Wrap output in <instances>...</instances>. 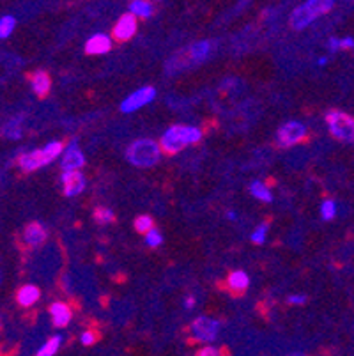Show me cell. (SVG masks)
Wrapping results in <instances>:
<instances>
[{
    "mask_svg": "<svg viewBox=\"0 0 354 356\" xmlns=\"http://www.w3.org/2000/svg\"><path fill=\"white\" fill-rule=\"evenodd\" d=\"M229 218L230 220H236V218H238V215H236V213H234V211H230L229 213Z\"/></svg>",
    "mask_w": 354,
    "mask_h": 356,
    "instance_id": "obj_37",
    "label": "cell"
},
{
    "mask_svg": "<svg viewBox=\"0 0 354 356\" xmlns=\"http://www.w3.org/2000/svg\"><path fill=\"white\" fill-rule=\"evenodd\" d=\"M47 229L41 225V223L34 222V223H29L27 227L24 231V241L25 245L29 247H41L45 241H47Z\"/></svg>",
    "mask_w": 354,
    "mask_h": 356,
    "instance_id": "obj_13",
    "label": "cell"
},
{
    "mask_svg": "<svg viewBox=\"0 0 354 356\" xmlns=\"http://www.w3.org/2000/svg\"><path fill=\"white\" fill-rule=\"evenodd\" d=\"M86 165V156L78 149L77 142H71L63 153V160H61V167L63 170H80Z\"/></svg>",
    "mask_w": 354,
    "mask_h": 356,
    "instance_id": "obj_10",
    "label": "cell"
},
{
    "mask_svg": "<svg viewBox=\"0 0 354 356\" xmlns=\"http://www.w3.org/2000/svg\"><path fill=\"white\" fill-rule=\"evenodd\" d=\"M213 54V41H197V43L190 44L183 54H179L174 60L181 63L179 71L184 66H197V64L206 63Z\"/></svg>",
    "mask_w": 354,
    "mask_h": 356,
    "instance_id": "obj_4",
    "label": "cell"
},
{
    "mask_svg": "<svg viewBox=\"0 0 354 356\" xmlns=\"http://www.w3.org/2000/svg\"><path fill=\"white\" fill-rule=\"evenodd\" d=\"M31 86L35 95H38L39 98H43V96H47L51 89L50 74H48L47 71H35L31 76Z\"/></svg>",
    "mask_w": 354,
    "mask_h": 356,
    "instance_id": "obj_16",
    "label": "cell"
},
{
    "mask_svg": "<svg viewBox=\"0 0 354 356\" xmlns=\"http://www.w3.org/2000/svg\"><path fill=\"white\" fill-rule=\"evenodd\" d=\"M161 243H163V236H161V232L158 231V229L152 227L151 231L145 232V245H147L149 248L161 247Z\"/></svg>",
    "mask_w": 354,
    "mask_h": 356,
    "instance_id": "obj_27",
    "label": "cell"
},
{
    "mask_svg": "<svg viewBox=\"0 0 354 356\" xmlns=\"http://www.w3.org/2000/svg\"><path fill=\"white\" fill-rule=\"evenodd\" d=\"M152 2H158V0H152Z\"/></svg>",
    "mask_w": 354,
    "mask_h": 356,
    "instance_id": "obj_39",
    "label": "cell"
},
{
    "mask_svg": "<svg viewBox=\"0 0 354 356\" xmlns=\"http://www.w3.org/2000/svg\"><path fill=\"white\" fill-rule=\"evenodd\" d=\"M307 138V126L301 124L298 121H289L285 124H282L277 129V135H275V140L277 145L282 149H289L292 145H298L300 142H303Z\"/></svg>",
    "mask_w": 354,
    "mask_h": 356,
    "instance_id": "obj_5",
    "label": "cell"
},
{
    "mask_svg": "<svg viewBox=\"0 0 354 356\" xmlns=\"http://www.w3.org/2000/svg\"><path fill=\"white\" fill-rule=\"evenodd\" d=\"M227 284H229V289L234 291V293H243L245 289H248L250 277L241 270L232 271V273L229 275V280H227Z\"/></svg>",
    "mask_w": 354,
    "mask_h": 356,
    "instance_id": "obj_19",
    "label": "cell"
},
{
    "mask_svg": "<svg viewBox=\"0 0 354 356\" xmlns=\"http://www.w3.org/2000/svg\"><path fill=\"white\" fill-rule=\"evenodd\" d=\"M64 149H66V147H64V144H63V142H58V140H54V142H50V144L45 145V147L41 149V153H43L45 165H48V163H51V161L57 160V158L64 153Z\"/></svg>",
    "mask_w": 354,
    "mask_h": 356,
    "instance_id": "obj_21",
    "label": "cell"
},
{
    "mask_svg": "<svg viewBox=\"0 0 354 356\" xmlns=\"http://www.w3.org/2000/svg\"><path fill=\"white\" fill-rule=\"evenodd\" d=\"M112 50V38L106 34L90 35L86 43V51L89 55H103Z\"/></svg>",
    "mask_w": 354,
    "mask_h": 356,
    "instance_id": "obj_11",
    "label": "cell"
},
{
    "mask_svg": "<svg viewBox=\"0 0 354 356\" xmlns=\"http://www.w3.org/2000/svg\"><path fill=\"white\" fill-rule=\"evenodd\" d=\"M312 22H316V16L308 11V8L305 4L298 6V8L292 11V15H291L292 29H296V31H303V29L310 27Z\"/></svg>",
    "mask_w": 354,
    "mask_h": 356,
    "instance_id": "obj_15",
    "label": "cell"
},
{
    "mask_svg": "<svg viewBox=\"0 0 354 356\" xmlns=\"http://www.w3.org/2000/svg\"><path fill=\"white\" fill-rule=\"evenodd\" d=\"M16 27V18L11 15H6L0 18V40H6L15 32Z\"/></svg>",
    "mask_w": 354,
    "mask_h": 356,
    "instance_id": "obj_24",
    "label": "cell"
},
{
    "mask_svg": "<svg viewBox=\"0 0 354 356\" xmlns=\"http://www.w3.org/2000/svg\"><path fill=\"white\" fill-rule=\"evenodd\" d=\"M197 355L199 356H220L222 355V351H220L218 348H214V346H206V348L200 349Z\"/></svg>",
    "mask_w": 354,
    "mask_h": 356,
    "instance_id": "obj_31",
    "label": "cell"
},
{
    "mask_svg": "<svg viewBox=\"0 0 354 356\" xmlns=\"http://www.w3.org/2000/svg\"><path fill=\"white\" fill-rule=\"evenodd\" d=\"M326 63H328L326 57H321V59H319V64H321V66H324V64H326Z\"/></svg>",
    "mask_w": 354,
    "mask_h": 356,
    "instance_id": "obj_38",
    "label": "cell"
},
{
    "mask_svg": "<svg viewBox=\"0 0 354 356\" xmlns=\"http://www.w3.org/2000/svg\"><path fill=\"white\" fill-rule=\"evenodd\" d=\"M129 13L136 16V18H151L154 13V6L152 0H131L129 2Z\"/></svg>",
    "mask_w": 354,
    "mask_h": 356,
    "instance_id": "obj_18",
    "label": "cell"
},
{
    "mask_svg": "<svg viewBox=\"0 0 354 356\" xmlns=\"http://www.w3.org/2000/svg\"><path fill=\"white\" fill-rule=\"evenodd\" d=\"M61 344H63V337L54 335L51 339H48V341L38 349V355L39 356H54L55 353L58 351V348H61Z\"/></svg>",
    "mask_w": 354,
    "mask_h": 356,
    "instance_id": "obj_23",
    "label": "cell"
},
{
    "mask_svg": "<svg viewBox=\"0 0 354 356\" xmlns=\"http://www.w3.org/2000/svg\"><path fill=\"white\" fill-rule=\"evenodd\" d=\"M202 140V129L197 128V126H183L175 124L161 135L160 145L165 153H179L181 149H184L186 145H195Z\"/></svg>",
    "mask_w": 354,
    "mask_h": 356,
    "instance_id": "obj_1",
    "label": "cell"
},
{
    "mask_svg": "<svg viewBox=\"0 0 354 356\" xmlns=\"http://www.w3.org/2000/svg\"><path fill=\"white\" fill-rule=\"evenodd\" d=\"M154 98H156L154 87L151 86L140 87V89H136L135 92H131V95L121 103V112H124V114H133V112H136V110H140L142 106L154 102Z\"/></svg>",
    "mask_w": 354,
    "mask_h": 356,
    "instance_id": "obj_7",
    "label": "cell"
},
{
    "mask_svg": "<svg viewBox=\"0 0 354 356\" xmlns=\"http://www.w3.org/2000/svg\"><path fill=\"white\" fill-rule=\"evenodd\" d=\"M18 167L24 170V172H34L38 168L45 167L43 153L41 149H34V151H29V153H24L18 158Z\"/></svg>",
    "mask_w": 354,
    "mask_h": 356,
    "instance_id": "obj_14",
    "label": "cell"
},
{
    "mask_svg": "<svg viewBox=\"0 0 354 356\" xmlns=\"http://www.w3.org/2000/svg\"><path fill=\"white\" fill-rule=\"evenodd\" d=\"M337 204L335 200H324L323 204H321V216H323L324 220H333L337 216Z\"/></svg>",
    "mask_w": 354,
    "mask_h": 356,
    "instance_id": "obj_28",
    "label": "cell"
},
{
    "mask_svg": "<svg viewBox=\"0 0 354 356\" xmlns=\"http://www.w3.org/2000/svg\"><path fill=\"white\" fill-rule=\"evenodd\" d=\"M39 298H41V291L35 286L19 287L18 294H16V300H18V303L22 307H32Z\"/></svg>",
    "mask_w": 354,
    "mask_h": 356,
    "instance_id": "obj_17",
    "label": "cell"
},
{
    "mask_svg": "<svg viewBox=\"0 0 354 356\" xmlns=\"http://www.w3.org/2000/svg\"><path fill=\"white\" fill-rule=\"evenodd\" d=\"M287 302L291 303V305L300 307V305H303L305 302H307V296H305V294H291V296L287 298Z\"/></svg>",
    "mask_w": 354,
    "mask_h": 356,
    "instance_id": "obj_33",
    "label": "cell"
},
{
    "mask_svg": "<svg viewBox=\"0 0 354 356\" xmlns=\"http://www.w3.org/2000/svg\"><path fill=\"white\" fill-rule=\"evenodd\" d=\"M195 303H197V300H195L193 296H186V298H184V309L191 310L195 307Z\"/></svg>",
    "mask_w": 354,
    "mask_h": 356,
    "instance_id": "obj_36",
    "label": "cell"
},
{
    "mask_svg": "<svg viewBox=\"0 0 354 356\" xmlns=\"http://www.w3.org/2000/svg\"><path fill=\"white\" fill-rule=\"evenodd\" d=\"M268 232H269V223H261V225L255 227V231L252 232L250 239H252V243H255V245H264L266 239H268Z\"/></svg>",
    "mask_w": 354,
    "mask_h": 356,
    "instance_id": "obj_26",
    "label": "cell"
},
{
    "mask_svg": "<svg viewBox=\"0 0 354 356\" xmlns=\"http://www.w3.org/2000/svg\"><path fill=\"white\" fill-rule=\"evenodd\" d=\"M152 227H154V222H152V218L149 215H142L138 218H135V229L138 232H142V234L151 231Z\"/></svg>",
    "mask_w": 354,
    "mask_h": 356,
    "instance_id": "obj_29",
    "label": "cell"
},
{
    "mask_svg": "<svg viewBox=\"0 0 354 356\" xmlns=\"http://www.w3.org/2000/svg\"><path fill=\"white\" fill-rule=\"evenodd\" d=\"M250 193L257 200H261V202H271L273 200L271 190L262 181H252V184H250Z\"/></svg>",
    "mask_w": 354,
    "mask_h": 356,
    "instance_id": "obj_22",
    "label": "cell"
},
{
    "mask_svg": "<svg viewBox=\"0 0 354 356\" xmlns=\"http://www.w3.org/2000/svg\"><path fill=\"white\" fill-rule=\"evenodd\" d=\"M326 124L330 134L339 140L354 144V118L353 115L340 112V110H331L326 114Z\"/></svg>",
    "mask_w": 354,
    "mask_h": 356,
    "instance_id": "obj_3",
    "label": "cell"
},
{
    "mask_svg": "<svg viewBox=\"0 0 354 356\" xmlns=\"http://www.w3.org/2000/svg\"><path fill=\"white\" fill-rule=\"evenodd\" d=\"M80 342H82L83 346H92L94 342H96V333L94 332H83L82 337H80Z\"/></svg>",
    "mask_w": 354,
    "mask_h": 356,
    "instance_id": "obj_32",
    "label": "cell"
},
{
    "mask_svg": "<svg viewBox=\"0 0 354 356\" xmlns=\"http://www.w3.org/2000/svg\"><path fill=\"white\" fill-rule=\"evenodd\" d=\"M92 216H94V220H96L97 223H102V225H106V223H112L113 220H115V215H113L112 209L105 208V206H99V208L94 209Z\"/></svg>",
    "mask_w": 354,
    "mask_h": 356,
    "instance_id": "obj_25",
    "label": "cell"
},
{
    "mask_svg": "<svg viewBox=\"0 0 354 356\" xmlns=\"http://www.w3.org/2000/svg\"><path fill=\"white\" fill-rule=\"evenodd\" d=\"M328 48H330L331 51H335L340 48V40H337V38H330V41H328Z\"/></svg>",
    "mask_w": 354,
    "mask_h": 356,
    "instance_id": "obj_35",
    "label": "cell"
},
{
    "mask_svg": "<svg viewBox=\"0 0 354 356\" xmlns=\"http://www.w3.org/2000/svg\"><path fill=\"white\" fill-rule=\"evenodd\" d=\"M305 6H307L308 11H310L312 15L316 16V18H319V16L331 11V8L335 6V0H307Z\"/></svg>",
    "mask_w": 354,
    "mask_h": 356,
    "instance_id": "obj_20",
    "label": "cell"
},
{
    "mask_svg": "<svg viewBox=\"0 0 354 356\" xmlns=\"http://www.w3.org/2000/svg\"><path fill=\"white\" fill-rule=\"evenodd\" d=\"M136 29H138V24H136V16L133 13H128V15H122L119 20H117L115 27H113V38L117 41H128L131 40L133 35L136 34Z\"/></svg>",
    "mask_w": 354,
    "mask_h": 356,
    "instance_id": "obj_9",
    "label": "cell"
},
{
    "mask_svg": "<svg viewBox=\"0 0 354 356\" xmlns=\"http://www.w3.org/2000/svg\"><path fill=\"white\" fill-rule=\"evenodd\" d=\"M4 135L9 138H19V135H22V121L19 119H13L4 128Z\"/></svg>",
    "mask_w": 354,
    "mask_h": 356,
    "instance_id": "obj_30",
    "label": "cell"
},
{
    "mask_svg": "<svg viewBox=\"0 0 354 356\" xmlns=\"http://www.w3.org/2000/svg\"><path fill=\"white\" fill-rule=\"evenodd\" d=\"M340 48H344V50H349V48H354V40H353V38H344V40H340Z\"/></svg>",
    "mask_w": 354,
    "mask_h": 356,
    "instance_id": "obj_34",
    "label": "cell"
},
{
    "mask_svg": "<svg viewBox=\"0 0 354 356\" xmlns=\"http://www.w3.org/2000/svg\"><path fill=\"white\" fill-rule=\"evenodd\" d=\"M190 332L191 337H193V341L197 342H202V344H209L216 339L220 332V323L213 317H206V316H200L197 317L190 326Z\"/></svg>",
    "mask_w": 354,
    "mask_h": 356,
    "instance_id": "obj_6",
    "label": "cell"
},
{
    "mask_svg": "<svg viewBox=\"0 0 354 356\" xmlns=\"http://www.w3.org/2000/svg\"><path fill=\"white\" fill-rule=\"evenodd\" d=\"M161 145L151 138H138L126 151V158L131 165L140 168L154 167L161 158Z\"/></svg>",
    "mask_w": 354,
    "mask_h": 356,
    "instance_id": "obj_2",
    "label": "cell"
},
{
    "mask_svg": "<svg viewBox=\"0 0 354 356\" xmlns=\"http://www.w3.org/2000/svg\"><path fill=\"white\" fill-rule=\"evenodd\" d=\"M63 192L66 197H77L86 190L87 179L80 170H64L63 177Z\"/></svg>",
    "mask_w": 354,
    "mask_h": 356,
    "instance_id": "obj_8",
    "label": "cell"
},
{
    "mask_svg": "<svg viewBox=\"0 0 354 356\" xmlns=\"http://www.w3.org/2000/svg\"><path fill=\"white\" fill-rule=\"evenodd\" d=\"M50 316L55 328H66L71 323L73 312H71V307L67 305V303L57 302L50 307Z\"/></svg>",
    "mask_w": 354,
    "mask_h": 356,
    "instance_id": "obj_12",
    "label": "cell"
}]
</instances>
